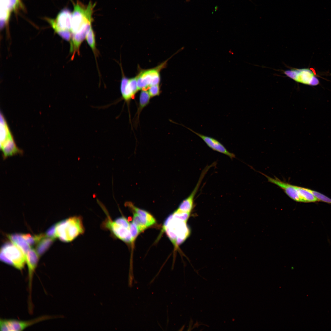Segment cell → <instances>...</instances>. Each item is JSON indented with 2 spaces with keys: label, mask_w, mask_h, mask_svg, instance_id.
<instances>
[{
  "label": "cell",
  "mask_w": 331,
  "mask_h": 331,
  "mask_svg": "<svg viewBox=\"0 0 331 331\" xmlns=\"http://www.w3.org/2000/svg\"><path fill=\"white\" fill-rule=\"evenodd\" d=\"M186 0L187 2H188L190 1L191 0Z\"/></svg>",
  "instance_id": "obj_32"
},
{
  "label": "cell",
  "mask_w": 331,
  "mask_h": 331,
  "mask_svg": "<svg viewBox=\"0 0 331 331\" xmlns=\"http://www.w3.org/2000/svg\"><path fill=\"white\" fill-rule=\"evenodd\" d=\"M7 237L13 243L18 246L26 255L31 249V246L22 235V234L14 233L7 235Z\"/></svg>",
  "instance_id": "obj_16"
},
{
  "label": "cell",
  "mask_w": 331,
  "mask_h": 331,
  "mask_svg": "<svg viewBox=\"0 0 331 331\" xmlns=\"http://www.w3.org/2000/svg\"><path fill=\"white\" fill-rule=\"evenodd\" d=\"M1 13L10 15V11L14 10L20 4L19 0H1Z\"/></svg>",
  "instance_id": "obj_19"
},
{
  "label": "cell",
  "mask_w": 331,
  "mask_h": 331,
  "mask_svg": "<svg viewBox=\"0 0 331 331\" xmlns=\"http://www.w3.org/2000/svg\"><path fill=\"white\" fill-rule=\"evenodd\" d=\"M39 257L36 251L34 249L31 248L27 253L25 256L26 263L28 267V307L30 308L33 307L32 297V280Z\"/></svg>",
  "instance_id": "obj_9"
},
{
  "label": "cell",
  "mask_w": 331,
  "mask_h": 331,
  "mask_svg": "<svg viewBox=\"0 0 331 331\" xmlns=\"http://www.w3.org/2000/svg\"><path fill=\"white\" fill-rule=\"evenodd\" d=\"M268 179V181L274 184L283 189L286 194L293 200L302 202L301 198L296 188V186L281 181L276 177H270L261 173Z\"/></svg>",
  "instance_id": "obj_14"
},
{
  "label": "cell",
  "mask_w": 331,
  "mask_h": 331,
  "mask_svg": "<svg viewBox=\"0 0 331 331\" xmlns=\"http://www.w3.org/2000/svg\"><path fill=\"white\" fill-rule=\"evenodd\" d=\"M186 223L169 215L164 222L163 230L175 245L183 243L189 235L190 230Z\"/></svg>",
  "instance_id": "obj_2"
},
{
  "label": "cell",
  "mask_w": 331,
  "mask_h": 331,
  "mask_svg": "<svg viewBox=\"0 0 331 331\" xmlns=\"http://www.w3.org/2000/svg\"><path fill=\"white\" fill-rule=\"evenodd\" d=\"M54 240L45 235L36 243V251L39 257L41 256L49 249Z\"/></svg>",
  "instance_id": "obj_17"
},
{
  "label": "cell",
  "mask_w": 331,
  "mask_h": 331,
  "mask_svg": "<svg viewBox=\"0 0 331 331\" xmlns=\"http://www.w3.org/2000/svg\"><path fill=\"white\" fill-rule=\"evenodd\" d=\"M194 197L190 195L179 205L178 209L181 211L191 213L193 207Z\"/></svg>",
  "instance_id": "obj_23"
},
{
  "label": "cell",
  "mask_w": 331,
  "mask_h": 331,
  "mask_svg": "<svg viewBox=\"0 0 331 331\" xmlns=\"http://www.w3.org/2000/svg\"><path fill=\"white\" fill-rule=\"evenodd\" d=\"M130 224L124 217H120L112 221L108 220L105 226L110 230L117 238L126 243L133 241L130 231Z\"/></svg>",
  "instance_id": "obj_5"
},
{
  "label": "cell",
  "mask_w": 331,
  "mask_h": 331,
  "mask_svg": "<svg viewBox=\"0 0 331 331\" xmlns=\"http://www.w3.org/2000/svg\"><path fill=\"white\" fill-rule=\"evenodd\" d=\"M0 144L13 137L3 115H0Z\"/></svg>",
  "instance_id": "obj_18"
},
{
  "label": "cell",
  "mask_w": 331,
  "mask_h": 331,
  "mask_svg": "<svg viewBox=\"0 0 331 331\" xmlns=\"http://www.w3.org/2000/svg\"><path fill=\"white\" fill-rule=\"evenodd\" d=\"M126 204L127 206L133 210V212L146 219L152 225L156 223V221L154 218L147 211L135 207L130 202H128Z\"/></svg>",
  "instance_id": "obj_21"
},
{
  "label": "cell",
  "mask_w": 331,
  "mask_h": 331,
  "mask_svg": "<svg viewBox=\"0 0 331 331\" xmlns=\"http://www.w3.org/2000/svg\"><path fill=\"white\" fill-rule=\"evenodd\" d=\"M284 73L287 77L297 82L312 86L319 84L318 80L308 69H293L286 70Z\"/></svg>",
  "instance_id": "obj_8"
},
{
  "label": "cell",
  "mask_w": 331,
  "mask_h": 331,
  "mask_svg": "<svg viewBox=\"0 0 331 331\" xmlns=\"http://www.w3.org/2000/svg\"><path fill=\"white\" fill-rule=\"evenodd\" d=\"M22 235L30 246L36 244L35 236H32L29 234H22Z\"/></svg>",
  "instance_id": "obj_29"
},
{
  "label": "cell",
  "mask_w": 331,
  "mask_h": 331,
  "mask_svg": "<svg viewBox=\"0 0 331 331\" xmlns=\"http://www.w3.org/2000/svg\"><path fill=\"white\" fill-rule=\"evenodd\" d=\"M296 188L302 202H310L319 201L310 192V189L298 186H296Z\"/></svg>",
  "instance_id": "obj_20"
},
{
  "label": "cell",
  "mask_w": 331,
  "mask_h": 331,
  "mask_svg": "<svg viewBox=\"0 0 331 331\" xmlns=\"http://www.w3.org/2000/svg\"><path fill=\"white\" fill-rule=\"evenodd\" d=\"M59 316L45 315L27 321H21L14 319L1 318V331H22L31 325L43 321L59 318Z\"/></svg>",
  "instance_id": "obj_7"
},
{
  "label": "cell",
  "mask_w": 331,
  "mask_h": 331,
  "mask_svg": "<svg viewBox=\"0 0 331 331\" xmlns=\"http://www.w3.org/2000/svg\"><path fill=\"white\" fill-rule=\"evenodd\" d=\"M147 91L151 97L159 95L160 93L159 84L150 86Z\"/></svg>",
  "instance_id": "obj_27"
},
{
  "label": "cell",
  "mask_w": 331,
  "mask_h": 331,
  "mask_svg": "<svg viewBox=\"0 0 331 331\" xmlns=\"http://www.w3.org/2000/svg\"></svg>",
  "instance_id": "obj_33"
},
{
  "label": "cell",
  "mask_w": 331,
  "mask_h": 331,
  "mask_svg": "<svg viewBox=\"0 0 331 331\" xmlns=\"http://www.w3.org/2000/svg\"><path fill=\"white\" fill-rule=\"evenodd\" d=\"M55 224L56 237L64 242L73 241L84 231L82 219L79 216L71 217Z\"/></svg>",
  "instance_id": "obj_1"
},
{
  "label": "cell",
  "mask_w": 331,
  "mask_h": 331,
  "mask_svg": "<svg viewBox=\"0 0 331 331\" xmlns=\"http://www.w3.org/2000/svg\"><path fill=\"white\" fill-rule=\"evenodd\" d=\"M133 213L132 222L137 227L139 233L142 232L146 228L142 224L138 215L134 212H133Z\"/></svg>",
  "instance_id": "obj_26"
},
{
  "label": "cell",
  "mask_w": 331,
  "mask_h": 331,
  "mask_svg": "<svg viewBox=\"0 0 331 331\" xmlns=\"http://www.w3.org/2000/svg\"><path fill=\"white\" fill-rule=\"evenodd\" d=\"M190 213L183 211L177 209L172 214L173 217L187 222Z\"/></svg>",
  "instance_id": "obj_25"
},
{
  "label": "cell",
  "mask_w": 331,
  "mask_h": 331,
  "mask_svg": "<svg viewBox=\"0 0 331 331\" xmlns=\"http://www.w3.org/2000/svg\"><path fill=\"white\" fill-rule=\"evenodd\" d=\"M95 5L91 2H89L87 6H85L79 2L74 4L71 20L72 34L76 33L84 23L92 22V15Z\"/></svg>",
  "instance_id": "obj_4"
},
{
  "label": "cell",
  "mask_w": 331,
  "mask_h": 331,
  "mask_svg": "<svg viewBox=\"0 0 331 331\" xmlns=\"http://www.w3.org/2000/svg\"><path fill=\"white\" fill-rule=\"evenodd\" d=\"M150 97L146 89L142 90L140 94L139 104L137 111V116H139L141 111L149 103Z\"/></svg>",
  "instance_id": "obj_22"
},
{
  "label": "cell",
  "mask_w": 331,
  "mask_h": 331,
  "mask_svg": "<svg viewBox=\"0 0 331 331\" xmlns=\"http://www.w3.org/2000/svg\"><path fill=\"white\" fill-rule=\"evenodd\" d=\"M168 60L154 68L142 70L136 76L138 90L146 89L151 86L159 84L160 72L166 66Z\"/></svg>",
  "instance_id": "obj_6"
},
{
  "label": "cell",
  "mask_w": 331,
  "mask_h": 331,
  "mask_svg": "<svg viewBox=\"0 0 331 331\" xmlns=\"http://www.w3.org/2000/svg\"><path fill=\"white\" fill-rule=\"evenodd\" d=\"M120 85V90L122 98L128 103L130 101L134 98L135 95L139 91L137 83V78L128 79L123 76Z\"/></svg>",
  "instance_id": "obj_11"
},
{
  "label": "cell",
  "mask_w": 331,
  "mask_h": 331,
  "mask_svg": "<svg viewBox=\"0 0 331 331\" xmlns=\"http://www.w3.org/2000/svg\"><path fill=\"white\" fill-rule=\"evenodd\" d=\"M72 13L67 8L64 9L58 14L55 20L46 18L55 31L69 30L71 32Z\"/></svg>",
  "instance_id": "obj_10"
},
{
  "label": "cell",
  "mask_w": 331,
  "mask_h": 331,
  "mask_svg": "<svg viewBox=\"0 0 331 331\" xmlns=\"http://www.w3.org/2000/svg\"><path fill=\"white\" fill-rule=\"evenodd\" d=\"M310 192L317 198L319 201H321L324 202L331 204V199L317 192L310 189Z\"/></svg>",
  "instance_id": "obj_28"
},
{
  "label": "cell",
  "mask_w": 331,
  "mask_h": 331,
  "mask_svg": "<svg viewBox=\"0 0 331 331\" xmlns=\"http://www.w3.org/2000/svg\"><path fill=\"white\" fill-rule=\"evenodd\" d=\"M86 39L94 53H95L96 51L95 37L92 27L87 34Z\"/></svg>",
  "instance_id": "obj_24"
},
{
  "label": "cell",
  "mask_w": 331,
  "mask_h": 331,
  "mask_svg": "<svg viewBox=\"0 0 331 331\" xmlns=\"http://www.w3.org/2000/svg\"><path fill=\"white\" fill-rule=\"evenodd\" d=\"M187 128L199 137L207 146L212 150L225 155L231 159L235 158L234 154L229 151L221 142L216 139L197 133L189 128Z\"/></svg>",
  "instance_id": "obj_13"
},
{
  "label": "cell",
  "mask_w": 331,
  "mask_h": 331,
  "mask_svg": "<svg viewBox=\"0 0 331 331\" xmlns=\"http://www.w3.org/2000/svg\"><path fill=\"white\" fill-rule=\"evenodd\" d=\"M55 226L56 224H55L51 226L48 229L45 234L47 237L54 239L57 238L55 233Z\"/></svg>",
  "instance_id": "obj_31"
},
{
  "label": "cell",
  "mask_w": 331,
  "mask_h": 331,
  "mask_svg": "<svg viewBox=\"0 0 331 331\" xmlns=\"http://www.w3.org/2000/svg\"><path fill=\"white\" fill-rule=\"evenodd\" d=\"M0 148L2 152V157L4 159L10 156L22 154L23 152L17 147L13 137L0 144Z\"/></svg>",
  "instance_id": "obj_15"
},
{
  "label": "cell",
  "mask_w": 331,
  "mask_h": 331,
  "mask_svg": "<svg viewBox=\"0 0 331 331\" xmlns=\"http://www.w3.org/2000/svg\"><path fill=\"white\" fill-rule=\"evenodd\" d=\"M130 231L133 241L140 233L137 227L133 222L130 224Z\"/></svg>",
  "instance_id": "obj_30"
},
{
  "label": "cell",
  "mask_w": 331,
  "mask_h": 331,
  "mask_svg": "<svg viewBox=\"0 0 331 331\" xmlns=\"http://www.w3.org/2000/svg\"><path fill=\"white\" fill-rule=\"evenodd\" d=\"M0 258L1 261L22 270L26 263L25 256L22 251L12 242H7L0 249Z\"/></svg>",
  "instance_id": "obj_3"
},
{
  "label": "cell",
  "mask_w": 331,
  "mask_h": 331,
  "mask_svg": "<svg viewBox=\"0 0 331 331\" xmlns=\"http://www.w3.org/2000/svg\"><path fill=\"white\" fill-rule=\"evenodd\" d=\"M91 21L84 23L78 30L72 35L70 40V51L73 52V55L76 53L79 54L80 45L86 38L87 34L92 27Z\"/></svg>",
  "instance_id": "obj_12"
}]
</instances>
